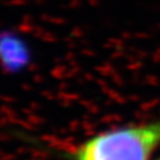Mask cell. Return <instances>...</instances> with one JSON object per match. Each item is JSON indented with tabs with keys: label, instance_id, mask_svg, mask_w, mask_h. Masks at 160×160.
I'll return each mask as SVG.
<instances>
[{
	"label": "cell",
	"instance_id": "7a4b0ae2",
	"mask_svg": "<svg viewBox=\"0 0 160 160\" xmlns=\"http://www.w3.org/2000/svg\"><path fill=\"white\" fill-rule=\"evenodd\" d=\"M157 160H160V158H159V159H157Z\"/></svg>",
	"mask_w": 160,
	"mask_h": 160
},
{
	"label": "cell",
	"instance_id": "6da1fadb",
	"mask_svg": "<svg viewBox=\"0 0 160 160\" xmlns=\"http://www.w3.org/2000/svg\"><path fill=\"white\" fill-rule=\"evenodd\" d=\"M160 147V120L98 133L70 154L72 160H149Z\"/></svg>",
	"mask_w": 160,
	"mask_h": 160
}]
</instances>
